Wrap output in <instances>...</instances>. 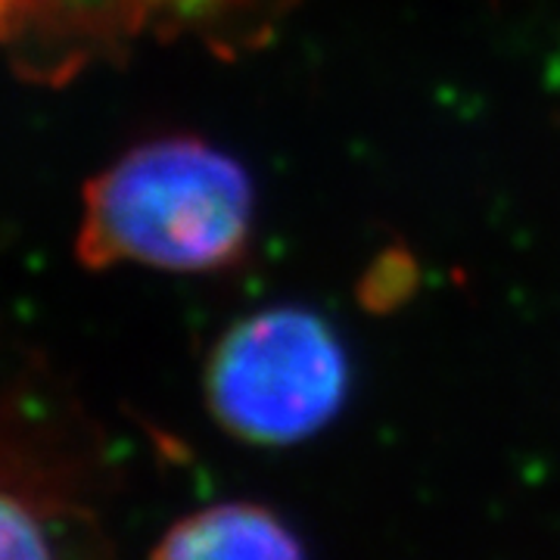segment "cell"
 <instances>
[{
  "instance_id": "6da1fadb",
  "label": "cell",
  "mask_w": 560,
  "mask_h": 560,
  "mask_svg": "<svg viewBox=\"0 0 560 560\" xmlns=\"http://www.w3.org/2000/svg\"><path fill=\"white\" fill-rule=\"evenodd\" d=\"M253 206L246 168L224 150L187 135L147 140L84 187L75 256L97 271H224L249 249Z\"/></svg>"
},
{
  "instance_id": "7a4b0ae2",
  "label": "cell",
  "mask_w": 560,
  "mask_h": 560,
  "mask_svg": "<svg viewBox=\"0 0 560 560\" xmlns=\"http://www.w3.org/2000/svg\"><path fill=\"white\" fill-rule=\"evenodd\" d=\"M206 408L234 440L287 448L318 436L349 396V355L327 320L265 308L221 337L202 371Z\"/></svg>"
},
{
  "instance_id": "3957f363",
  "label": "cell",
  "mask_w": 560,
  "mask_h": 560,
  "mask_svg": "<svg viewBox=\"0 0 560 560\" xmlns=\"http://www.w3.org/2000/svg\"><path fill=\"white\" fill-rule=\"evenodd\" d=\"M271 0H3L7 44L25 75L60 79L116 54L140 32H194L231 40Z\"/></svg>"
},
{
  "instance_id": "277c9868",
  "label": "cell",
  "mask_w": 560,
  "mask_h": 560,
  "mask_svg": "<svg viewBox=\"0 0 560 560\" xmlns=\"http://www.w3.org/2000/svg\"><path fill=\"white\" fill-rule=\"evenodd\" d=\"M150 560H305V548L271 508L221 501L172 523Z\"/></svg>"
},
{
  "instance_id": "5b68a950",
  "label": "cell",
  "mask_w": 560,
  "mask_h": 560,
  "mask_svg": "<svg viewBox=\"0 0 560 560\" xmlns=\"http://www.w3.org/2000/svg\"><path fill=\"white\" fill-rule=\"evenodd\" d=\"M0 545V560H57V548L44 514L16 489L3 492Z\"/></svg>"
}]
</instances>
